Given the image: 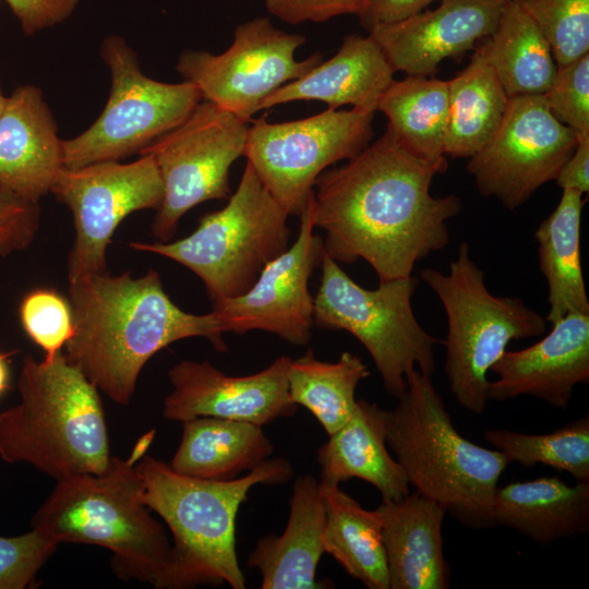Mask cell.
Returning <instances> with one entry per match:
<instances>
[{
    "label": "cell",
    "instance_id": "obj_1",
    "mask_svg": "<svg viewBox=\"0 0 589 589\" xmlns=\"http://www.w3.org/2000/svg\"><path fill=\"white\" fill-rule=\"evenodd\" d=\"M446 168L407 149L386 128L346 164L324 170L312 199L314 227L326 236L324 252L336 262L362 259L380 281L411 276L414 265L449 241L447 221L459 196L431 194Z\"/></svg>",
    "mask_w": 589,
    "mask_h": 589
},
{
    "label": "cell",
    "instance_id": "obj_2",
    "mask_svg": "<svg viewBox=\"0 0 589 589\" xmlns=\"http://www.w3.org/2000/svg\"><path fill=\"white\" fill-rule=\"evenodd\" d=\"M73 335L64 356L110 399L128 405L147 361L170 344L206 338L226 351L224 332L213 311L181 310L164 289L159 274L140 277L92 274L69 281Z\"/></svg>",
    "mask_w": 589,
    "mask_h": 589
},
{
    "label": "cell",
    "instance_id": "obj_3",
    "mask_svg": "<svg viewBox=\"0 0 589 589\" xmlns=\"http://www.w3.org/2000/svg\"><path fill=\"white\" fill-rule=\"evenodd\" d=\"M154 438L144 435L127 459L111 458L101 473L57 481L32 518V529L57 543H85L113 553L112 569L124 579L171 589L172 544L143 502L136 461Z\"/></svg>",
    "mask_w": 589,
    "mask_h": 589
},
{
    "label": "cell",
    "instance_id": "obj_4",
    "mask_svg": "<svg viewBox=\"0 0 589 589\" xmlns=\"http://www.w3.org/2000/svg\"><path fill=\"white\" fill-rule=\"evenodd\" d=\"M20 401L0 412V458L57 481L104 472L112 456L98 388L63 351L23 359Z\"/></svg>",
    "mask_w": 589,
    "mask_h": 589
},
{
    "label": "cell",
    "instance_id": "obj_5",
    "mask_svg": "<svg viewBox=\"0 0 589 589\" xmlns=\"http://www.w3.org/2000/svg\"><path fill=\"white\" fill-rule=\"evenodd\" d=\"M406 381V390L389 411L386 442L409 484L462 526H495L493 501L508 460L457 431L431 376L413 368Z\"/></svg>",
    "mask_w": 589,
    "mask_h": 589
},
{
    "label": "cell",
    "instance_id": "obj_6",
    "mask_svg": "<svg viewBox=\"0 0 589 589\" xmlns=\"http://www.w3.org/2000/svg\"><path fill=\"white\" fill-rule=\"evenodd\" d=\"M143 502L172 533L171 589L228 584L244 589L236 552V518L256 484H279L293 478L291 464L266 459L241 478L202 480L175 472L168 464L144 455L135 464Z\"/></svg>",
    "mask_w": 589,
    "mask_h": 589
},
{
    "label": "cell",
    "instance_id": "obj_7",
    "mask_svg": "<svg viewBox=\"0 0 589 589\" xmlns=\"http://www.w3.org/2000/svg\"><path fill=\"white\" fill-rule=\"evenodd\" d=\"M420 278L446 313L444 371L449 389L461 407L482 414L489 402L488 373L492 365L512 340L542 335L545 317L520 298L493 294L466 241L459 244L447 274L424 268Z\"/></svg>",
    "mask_w": 589,
    "mask_h": 589
},
{
    "label": "cell",
    "instance_id": "obj_8",
    "mask_svg": "<svg viewBox=\"0 0 589 589\" xmlns=\"http://www.w3.org/2000/svg\"><path fill=\"white\" fill-rule=\"evenodd\" d=\"M288 217L247 161L227 205L203 215L190 236L167 242L132 241L129 247L185 266L216 302L245 293L263 268L289 247Z\"/></svg>",
    "mask_w": 589,
    "mask_h": 589
},
{
    "label": "cell",
    "instance_id": "obj_9",
    "mask_svg": "<svg viewBox=\"0 0 589 589\" xmlns=\"http://www.w3.org/2000/svg\"><path fill=\"white\" fill-rule=\"evenodd\" d=\"M320 266L313 312L318 328L353 335L370 353L385 389L396 399L406 390L411 369L432 377L434 347L441 341L419 324L413 313L416 277L380 281L371 290L352 280L325 252Z\"/></svg>",
    "mask_w": 589,
    "mask_h": 589
},
{
    "label": "cell",
    "instance_id": "obj_10",
    "mask_svg": "<svg viewBox=\"0 0 589 589\" xmlns=\"http://www.w3.org/2000/svg\"><path fill=\"white\" fill-rule=\"evenodd\" d=\"M100 57L110 74L109 96L85 131L63 140L67 168L140 154L184 121L202 100L188 81L166 83L145 75L135 50L120 35L103 39Z\"/></svg>",
    "mask_w": 589,
    "mask_h": 589
},
{
    "label": "cell",
    "instance_id": "obj_11",
    "mask_svg": "<svg viewBox=\"0 0 589 589\" xmlns=\"http://www.w3.org/2000/svg\"><path fill=\"white\" fill-rule=\"evenodd\" d=\"M374 112L328 108L308 118L249 127L243 156L289 216H300L318 176L348 160L373 137Z\"/></svg>",
    "mask_w": 589,
    "mask_h": 589
},
{
    "label": "cell",
    "instance_id": "obj_12",
    "mask_svg": "<svg viewBox=\"0 0 589 589\" xmlns=\"http://www.w3.org/2000/svg\"><path fill=\"white\" fill-rule=\"evenodd\" d=\"M248 122L201 100L178 127L140 152L153 157L164 184V199L152 235L170 241L183 215L196 205L230 196L229 171L243 156Z\"/></svg>",
    "mask_w": 589,
    "mask_h": 589
},
{
    "label": "cell",
    "instance_id": "obj_13",
    "mask_svg": "<svg viewBox=\"0 0 589 589\" xmlns=\"http://www.w3.org/2000/svg\"><path fill=\"white\" fill-rule=\"evenodd\" d=\"M266 16L239 24L231 45L221 53L184 49L176 70L211 101L248 122L262 101L286 83L303 76L323 61L315 52L304 60L296 51L305 43Z\"/></svg>",
    "mask_w": 589,
    "mask_h": 589
},
{
    "label": "cell",
    "instance_id": "obj_14",
    "mask_svg": "<svg viewBox=\"0 0 589 589\" xmlns=\"http://www.w3.org/2000/svg\"><path fill=\"white\" fill-rule=\"evenodd\" d=\"M71 211L74 240L68 259V280L108 272L106 251L120 223L130 214L158 209L164 184L152 156L132 163L98 161L63 167L50 191Z\"/></svg>",
    "mask_w": 589,
    "mask_h": 589
},
{
    "label": "cell",
    "instance_id": "obj_15",
    "mask_svg": "<svg viewBox=\"0 0 589 589\" xmlns=\"http://www.w3.org/2000/svg\"><path fill=\"white\" fill-rule=\"evenodd\" d=\"M576 144V133L551 113L543 95L516 96L467 170L482 195L514 211L555 180Z\"/></svg>",
    "mask_w": 589,
    "mask_h": 589
},
{
    "label": "cell",
    "instance_id": "obj_16",
    "mask_svg": "<svg viewBox=\"0 0 589 589\" xmlns=\"http://www.w3.org/2000/svg\"><path fill=\"white\" fill-rule=\"evenodd\" d=\"M312 199L302 211L296 241L271 261L243 294L213 302L224 333L264 330L304 346L311 338L314 298L309 279L321 265L323 239L314 233Z\"/></svg>",
    "mask_w": 589,
    "mask_h": 589
},
{
    "label": "cell",
    "instance_id": "obj_17",
    "mask_svg": "<svg viewBox=\"0 0 589 589\" xmlns=\"http://www.w3.org/2000/svg\"><path fill=\"white\" fill-rule=\"evenodd\" d=\"M291 360L281 356L245 376H229L206 360L180 361L168 372L172 390L164 399L163 417L180 422L216 417L259 425L292 417L298 405L288 390Z\"/></svg>",
    "mask_w": 589,
    "mask_h": 589
},
{
    "label": "cell",
    "instance_id": "obj_18",
    "mask_svg": "<svg viewBox=\"0 0 589 589\" xmlns=\"http://www.w3.org/2000/svg\"><path fill=\"white\" fill-rule=\"evenodd\" d=\"M434 10L369 29L394 72L430 76L495 28L508 0H440Z\"/></svg>",
    "mask_w": 589,
    "mask_h": 589
},
{
    "label": "cell",
    "instance_id": "obj_19",
    "mask_svg": "<svg viewBox=\"0 0 589 589\" xmlns=\"http://www.w3.org/2000/svg\"><path fill=\"white\" fill-rule=\"evenodd\" d=\"M489 400L531 396L566 409L575 387L589 382V314L569 313L552 330L520 350H505L492 365Z\"/></svg>",
    "mask_w": 589,
    "mask_h": 589
},
{
    "label": "cell",
    "instance_id": "obj_20",
    "mask_svg": "<svg viewBox=\"0 0 589 589\" xmlns=\"http://www.w3.org/2000/svg\"><path fill=\"white\" fill-rule=\"evenodd\" d=\"M63 167V140L41 89L17 86L0 115V185L39 203Z\"/></svg>",
    "mask_w": 589,
    "mask_h": 589
},
{
    "label": "cell",
    "instance_id": "obj_21",
    "mask_svg": "<svg viewBox=\"0 0 589 589\" xmlns=\"http://www.w3.org/2000/svg\"><path fill=\"white\" fill-rule=\"evenodd\" d=\"M382 518L389 589H446L450 568L443 550L445 508L409 492L376 508Z\"/></svg>",
    "mask_w": 589,
    "mask_h": 589
},
{
    "label": "cell",
    "instance_id": "obj_22",
    "mask_svg": "<svg viewBox=\"0 0 589 589\" xmlns=\"http://www.w3.org/2000/svg\"><path fill=\"white\" fill-rule=\"evenodd\" d=\"M394 73L370 35H348L330 59L274 91L262 101L260 110L291 101L317 100L332 109L350 105L375 112Z\"/></svg>",
    "mask_w": 589,
    "mask_h": 589
},
{
    "label": "cell",
    "instance_id": "obj_23",
    "mask_svg": "<svg viewBox=\"0 0 589 589\" xmlns=\"http://www.w3.org/2000/svg\"><path fill=\"white\" fill-rule=\"evenodd\" d=\"M325 506L321 483L312 474L296 479L287 526L280 536L257 540L248 566L262 575L263 589H315L324 550Z\"/></svg>",
    "mask_w": 589,
    "mask_h": 589
},
{
    "label": "cell",
    "instance_id": "obj_24",
    "mask_svg": "<svg viewBox=\"0 0 589 589\" xmlns=\"http://www.w3.org/2000/svg\"><path fill=\"white\" fill-rule=\"evenodd\" d=\"M389 411L377 404L357 400L349 420L317 449L322 484L339 485L352 478L372 484L382 501L410 492L407 476L387 449Z\"/></svg>",
    "mask_w": 589,
    "mask_h": 589
},
{
    "label": "cell",
    "instance_id": "obj_25",
    "mask_svg": "<svg viewBox=\"0 0 589 589\" xmlns=\"http://www.w3.org/2000/svg\"><path fill=\"white\" fill-rule=\"evenodd\" d=\"M494 525L516 530L539 545L589 531V482L568 484L542 477L497 488Z\"/></svg>",
    "mask_w": 589,
    "mask_h": 589
},
{
    "label": "cell",
    "instance_id": "obj_26",
    "mask_svg": "<svg viewBox=\"0 0 589 589\" xmlns=\"http://www.w3.org/2000/svg\"><path fill=\"white\" fill-rule=\"evenodd\" d=\"M180 444L168 464L177 473L214 481H228L268 459L274 445L262 425L197 417L182 422Z\"/></svg>",
    "mask_w": 589,
    "mask_h": 589
},
{
    "label": "cell",
    "instance_id": "obj_27",
    "mask_svg": "<svg viewBox=\"0 0 589 589\" xmlns=\"http://www.w3.org/2000/svg\"><path fill=\"white\" fill-rule=\"evenodd\" d=\"M584 195L577 190L563 189L557 206L534 232L539 268L548 284L545 321L551 325L569 313L589 314L580 261Z\"/></svg>",
    "mask_w": 589,
    "mask_h": 589
},
{
    "label": "cell",
    "instance_id": "obj_28",
    "mask_svg": "<svg viewBox=\"0 0 589 589\" xmlns=\"http://www.w3.org/2000/svg\"><path fill=\"white\" fill-rule=\"evenodd\" d=\"M477 51L494 70L508 98L543 95L556 73L548 41L515 0L506 2L494 31Z\"/></svg>",
    "mask_w": 589,
    "mask_h": 589
},
{
    "label": "cell",
    "instance_id": "obj_29",
    "mask_svg": "<svg viewBox=\"0 0 589 589\" xmlns=\"http://www.w3.org/2000/svg\"><path fill=\"white\" fill-rule=\"evenodd\" d=\"M321 491L325 506V552L365 587L389 589L378 510L363 508L339 485L321 483Z\"/></svg>",
    "mask_w": 589,
    "mask_h": 589
},
{
    "label": "cell",
    "instance_id": "obj_30",
    "mask_svg": "<svg viewBox=\"0 0 589 589\" xmlns=\"http://www.w3.org/2000/svg\"><path fill=\"white\" fill-rule=\"evenodd\" d=\"M377 110L387 117V128L407 149L447 169V81L424 75L393 80L382 94Z\"/></svg>",
    "mask_w": 589,
    "mask_h": 589
},
{
    "label": "cell",
    "instance_id": "obj_31",
    "mask_svg": "<svg viewBox=\"0 0 589 589\" xmlns=\"http://www.w3.org/2000/svg\"><path fill=\"white\" fill-rule=\"evenodd\" d=\"M448 83L445 155L470 158L494 134L508 96L494 70L477 50L468 65Z\"/></svg>",
    "mask_w": 589,
    "mask_h": 589
},
{
    "label": "cell",
    "instance_id": "obj_32",
    "mask_svg": "<svg viewBox=\"0 0 589 589\" xmlns=\"http://www.w3.org/2000/svg\"><path fill=\"white\" fill-rule=\"evenodd\" d=\"M370 375L362 359L349 351L336 362L316 359L309 349L291 360L288 390L291 400L306 408L328 435L344 425L354 412L358 384Z\"/></svg>",
    "mask_w": 589,
    "mask_h": 589
},
{
    "label": "cell",
    "instance_id": "obj_33",
    "mask_svg": "<svg viewBox=\"0 0 589 589\" xmlns=\"http://www.w3.org/2000/svg\"><path fill=\"white\" fill-rule=\"evenodd\" d=\"M483 438L509 464H540L569 473L576 482H589L588 414L546 434L488 429Z\"/></svg>",
    "mask_w": 589,
    "mask_h": 589
},
{
    "label": "cell",
    "instance_id": "obj_34",
    "mask_svg": "<svg viewBox=\"0 0 589 589\" xmlns=\"http://www.w3.org/2000/svg\"><path fill=\"white\" fill-rule=\"evenodd\" d=\"M548 41L556 67L589 52V0H515Z\"/></svg>",
    "mask_w": 589,
    "mask_h": 589
},
{
    "label": "cell",
    "instance_id": "obj_35",
    "mask_svg": "<svg viewBox=\"0 0 589 589\" xmlns=\"http://www.w3.org/2000/svg\"><path fill=\"white\" fill-rule=\"evenodd\" d=\"M19 313L23 329L44 350L45 358L62 351L73 335L69 300L53 289L29 291L22 299Z\"/></svg>",
    "mask_w": 589,
    "mask_h": 589
},
{
    "label": "cell",
    "instance_id": "obj_36",
    "mask_svg": "<svg viewBox=\"0 0 589 589\" xmlns=\"http://www.w3.org/2000/svg\"><path fill=\"white\" fill-rule=\"evenodd\" d=\"M543 98L551 113L576 135L589 133V52L557 67Z\"/></svg>",
    "mask_w": 589,
    "mask_h": 589
},
{
    "label": "cell",
    "instance_id": "obj_37",
    "mask_svg": "<svg viewBox=\"0 0 589 589\" xmlns=\"http://www.w3.org/2000/svg\"><path fill=\"white\" fill-rule=\"evenodd\" d=\"M58 544L32 529L16 537H0V589H25Z\"/></svg>",
    "mask_w": 589,
    "mask_h": 589
},
{
    "label": "cell",
    "instance_id": "obj_38",
    "mask_svg": "<svg viewBox=\"0 0 589 589\" xmlns=\"http://www.w3.org/2000/svg\"><path fill=\"white\" fill-rule=\"evenodd\" d=\"M40 226L39 203L0 185V257L31 245Z\"/></svg>",
    "mask_w": 589,
    "mask_h": 589
},
{
    "label": "cell",
    "instance_id": "obj_39",
    "mask_svg": "<svg viewBox=\"0 0 589 589\" xmlns=\"http://www.w3.org/2000/svg\"><path fill=\"white\" fill-rule=\"evenodd\" d=\"M369 0H264L266 10L280 21L298 25L321 23L341 15L364 14Z\"/></svg>",
    "mask_w": 589,
    "mask_h": 589
},
{
    "label": "cell",
    "instance_id": "obj_40",
    "mask_svg": "<svg viewBox=\"0 0 589 589\" xmlns=\"http://www.w3.org/2000/svg\"><path fill=\"white\" fill-rule=\"evenodd\" d=\"M16 17L22 32L33 36L65 22L81 0H3Z\"/></svg>",
    "mask_w": 589,
    "mask_h": 589
},
{
    "label": "cell",
    "instance_id": "obj_41",
    "mask_svg": "<svg viewBox=\"0 0 589 589\" xmlns=\"http://www.w3.org/2000/svg\"><path fill=\"white\" fill-rule=\"evenodd\" d=\"M437 0H369L361 24L370 29L380 24H390L406 20Z\"/></svg>",
    "mask_w": 589,
    "mask_h": 589
},
{
    "label": "cell",
    "instance_id": "obj_42",
    "mask_svg": "<svg viewBox=\"0 0 589 589\" xmlns=\"http://www.w3.org/2000/svg\"><path fill=\"white\" fill-rule=\"evenodd\" d=\"M563 189L587 194L589 191V133L577 135V144L555 178Z\"/></svg>",
    "mask_w": 589,
    "mask_h": 589
},
{
    "label": "cell",
    "instance_id": "obj_43",
    "mask_svg": "<svg viewBox=\"0 0 589 589\" xmlns=\"http://www.w3.org/2000/svg\"><path fill=\"white\" fill-rule=\"evenodd\" d=\"M11 353H1L0 352V397L9 388L10 381V371L8 358Z\"/></svg>",
    "mask_w": 589,
    "mask_h": 589
},
{
    "label": "cell",
    "instance_id": "obj_44",
    "mask_svg": "<svg viewBox=\"0 0 589 589\" xmlns=\"http://www.w3.org/2000/svg\"><path fill=\"white\" fill-rule=\"evenodd\" d=\"M7 97H8V96H5V95L3 94V92H2V89H1V87H0V115H1V112L3 111V108H4V106H5Z\"/></svg>",
    "mask_w": 589,
    "mask_h": 589
},
{
    "label": "cell",
    "instance_id": "obj_45",
    "mask_svg": "<svg viewBox=\"0 0 589 589\" xmlns=\"http://www.w3.org/2000/svg\"><path fill=\"white\" fill-rule=\"evenodd\" d=\"M0 3H1V0H0Z\"/></svg>",
    "mask_w": 589,
    "mask_h": 589
}]
</instances>
